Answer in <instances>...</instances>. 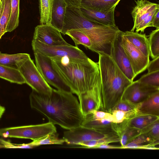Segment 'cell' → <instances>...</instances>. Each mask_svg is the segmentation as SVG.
<instances>
[{
  "mask_svg": "<svg viewBox=\"0 0 159 159\" xmlns=\"http://www.w3.org/2000/svg\"><path fill=\"white\" fill-rule=\"evenodd\" d=\"M30 105L45 115L49 122L67 130L81 125L84 116L79 102L71 93L52 89L50 94L32 90Z\"/></svg>",
  "mask_w": 159,
  "mask_h": 159,
  "instance_id": "obj_1",
  "label": "cell"
},
{
  "mask_svg": "<svg viewBox=\"0 0 159 159\" xmlns=\"http://www.w3.org/2000/svg\"><path fill=\"white\" fill-rule=\"evenodd\" d=\"M53 66L78 96L93 87L100 74L98 62L89 58L87 60L68 57H50Z\"/></svg>",
  "mask_w": 159,
  "mask_h": 159,
  "instance_id": "obj_2",
  "label": "cell"
},
{
  "mask_svg": "<svg viewBox=\"0 0 159 159\" xmlns=\"http://www.w3.org/2000/svg\"><path fill=\"white\" fill-rule=\"evenodd\" d=\"M98 54L102 97L101 111L110 113L121 100L125 89L133 81L125 75L110 56Z\"/></svg>",
  "mask_w": 159,
  "mask_h": 159,
  "instance_id": "obj_3",
  "label": "cell"
},
{
  "mask_svg": "<svg viewBox=\"0 0 159 159\" xmlns=\"http://www.w3.org/2000/svg\"><path fill=\"white\" fill-rule=\"evenodd\" d=\"M57 133L56 128L49 122L42 124L0 129V136L29 139L35 140L51 133Z\"/></svg>",
  "mask_w": 159,
  "mask_h": 159,
  "instance_id": "obj_4",
  "label": "cell"
},
{
  "mask_svg": "<svg viewBox=\"0 0 159 159\" xmlns=\"http://www.w3.org/2000/svg\"><path fill=\"white\" fill-rule=\"evenodd\" d=\"M135 5L131 14L134 25L130 30L136 32H144L150 25L157 11L159 10V4L147 0H136Z\"/></svg>",
  "mask_w": 159,
  "mask_h": 159,
  "instance_id": "obj_5",
  "label": "cell"
},
{
  "mask_svg": "<svg viewBox=\"0 0 159 159\" xmlns=\"http://www.w3.org/2000/svg\"><path fill=\"white\" fill-rule=\"evenodd\" d=\"M34 55L36 67L45 81L57 89L72 93L53 67L51 58L39 52Z\"/></svg>",
  "mask_w": 159,
  "mask_h": 159,
  "instance_id": "obj_6",
  "label": "cell"
},
{
  "mask_svg": "<svg viewBox=\"0 0 159 159\" xmlns=\"http://www.w3.org/2000/svg\"><path fill=\"white\" fill-rule=\"evenodd\" d=\"M34 53L39 52L50 57H68L83 60L89 58L78 47L68 45L50 46L33 39L31 43Z\"/></svg>",
  "mask_w": 159,
  "mask_h": 159,
  "instance_id": "obj_7",
  "label": "cell"
},
{
  "mask_svg": "<svg viewBox=\"0 0 159 159\" xmlns=\"http://www.w3.org/2000/svg\"><path fill=\"white\" fill-rule=\"evenodd\" d=\"M18 70L25 83L32 90L46 94L51 93L52 88L44 80L30 57L26 60Z\"/></svg>",
  "mask_w": 159,
  "mask_h": 159,
  "instance_id": "obj_8",
  "label": "cell"
},
{
  "mask_svg": "<svg viewBox=\"0 0 159 159\" xmlns=\"http://www.w3.org/2000/svg\"><path fill=\"white\" fill-rule=\"evenodd\" d=\"M84 116L94 110L102 108V97L100 75L93 87L78 96Z\"/></svg>",
  "mask_w": 159,
  "mask_h": 159,
  "instance_id": "obj_9",
  "label": "cell"
},
{
  "mask_svg": "<svg viewBox=\"0 0 159 159\" xmlns=\"http://www.w3.org/2000/svg\"><path fill=\"white\" fill-rule=\"evenodd\" d=\"M121 44L130 63L135 77L146 69L150 61L149 57L145 55L121 33Z\"/></svg>",
  "mask_w": 159,
  "mask_h": 159,
  "instance_id": "obj_10",
  "label": "cell"
},
{
  "mask_svg": "<svg viewBox=\"0 0 159 159\" xmlns=\"http://www.w3.org/2000/svg\"><path fill=\"white\" fill-rule=\"evenodd\" d=\"M112 134H113L104 133L81 125L65 131L63 139L68 144L77 145L82 142L100 139Z\"/></svg>",
  "mask_w": 159,
  "mask_h": 159,
  "instance_id": "obj_11",
  "label": "cell"
},
{
  "mask_svg": "<svg viewBox=\"0 0 159 159\" xmlns=\"http://www.w3.org/2000/svg\"><path fill=\"white\" fill-rule=\"evenodd\" d=\"M50 46L68 45L61 32L51 24L40 25L34 29L33 39Z\"/></svg>",
  "mask_w": 159,
  "mask_h": 159,
  "instance_id": "obj_12",
  "label": "cell"
},
{
  "mask_svg": "<svg viewBox=\"0 0 159 159\" xmlns=\"http://www.w3.org/2000/svg\"><path fill=\"white\" fill-rule=\"evenodd\" d=\"M158 91L159 88L145 84L138 80L133 81L125 89L121 100L138 104Z\"/></svg>",
  "mask_w": 159,
  "mask_h": 159,
  "instance_id": "obj_13",
  "label": "cell"
},
{
  "mask_svg": "<svg viewBox=\"0 0 159 159\" xmlns=\"http://www.w3.org/2000/svg\"><path fill=\"white\" fill-rule=\"evenodd\" d=\"M121 32L114 41L110 56L125 75L132 82L135 77L130 63L121 44Z\"/></svg>",
  "mask_w": 159,
  "mask_h": 159,
  "instance_id": "obj_14",
  "label": "cell"
},
{
  "mask_svg": "<svg viewBox=\"0 0 159 159\" xmlns=\"http://www.w3.org/2000/svg\"><path fill=\"white\" fill-rule=\"evenodd\" d=\"M82 12L89 19L98 23L109 26H116L114 19L115 7L108 11L96 10L81 6Z\"/></svg>",
  "mask_w": 159,
  "mask_h": 159,
  "instance_id": "obj_15",
  "label": "cell"
},
{
  "mask_svg": "<svg viewBox=\"0 0 159 159\" xmlns=\"http://www.w3.org/2000/svg\"><path fill=\"white\" fill-rule=\"evenodd\" d=\"M136 115L159 116V91L153 93L140 103Z\"/></svg>",
  "mask_w": 159,
  "mask_h": 159,
  "instance_id": "obj_16",
  "label": "cell"
},
{
  "mask_svg": "<svg viewBox=\"0 0 159 159\" xmlns=\"http://www.w3.org/2000/svg\"><path fill=\"white\" fill-rule=\"evenodd\" d=\"M68 6L64 0H54L51 13L50 24L61 31L66 8Z\"/></svg>",
  "mask_w": 159,
  "mask_h": 159,
  "instance_id": "obj_17",
  "label": "cell"
},
{
  "mask_svg": "<svg viewBox=\"0 0 159 159\" xmlns=\"http://www.w3.org/2000/svg\"><path fill=\"white\" fill-rule=\"evenodd\" d=\"M121 34L145 55L150 57L148 41L145 34H142L134 31H122Z\"/></svg>",
  "mask_w": 159,
  "mask_h": 159,
  "instance_id": "obj_18",
  "label": "cell"
},
{
  "mask_svg": "<svg viewBox=\"0 0 159 159\" xmlns=\"http://www.w3.org/2000/svg\"><path fill=\"white\" fill-rule=\"evenodd\" d=\"M30 57V55L28 53L9 54L0 52V65L18 70L21 65Z\"/></svg>",
  "mask_w": 159,
  "mask_h": 159,
  "instance_id": "obj_19",
  "label": "cell"
},
{
  "mask_svg": "<svg viewBox=\"0 0 159 159\" xmlns=\"http://www.w3.org/2000/svg\"><path fill=\"white\" fill-rule=\"evenodd\" d=\"M128 126L142 130L159 119V116L146 115H135L129 119Z\"/></svg>",
  "mask_w": 159,
  "mask_h": 159,
  "instance_id": "obj_20",
  "label": "cell"
},
{
  "mask_svg": "<svg viewBox=\"0 0 159 159\" xmlns=\"http://www.w3.org/2000/svg\"><path fill=\"white\" fill-rule=\"evenodd\" d=\"M120 0H82L81 6L92 9L108 11L115 7Z\"/></svg>",
  "mask_w": 159,
  "mask_h": 159,
  "instance_id": "obj_21",
  "label": "cell"
},
{
  "mask_svg": "<svg viewBox=\"0 0 159 159\" xmlns=\"http://www.w3.org/2000/svg\"><path fill=\"white\" fill-rule=\"evenodd\" d=\"M0 78L11 83L18 84L25 83L18 70L0 65Z\"/></svg>",
  "mask_w": 159,
  "mask_h": 159,
  "instance_id": "obj_22",
  "label": "cell"
},
{
  "mask_svg": "<svg viewBox=\"0 0 159 159\" xmlns=\"http://www.w3.org/2000/svg\"><path fill=\"white\" fill-rule=\"evenodd\" d=\"M151 144H159V140H155L146 134L141 133L121 148L145 149Z\"/></svg>",
  "mask_w": 159,
  "mask_h": 159,
  "instance_id": "obj_23",
  "label": "cell"
},
{
  "mask_svg": "<svg viewBox=\"0 0 159 159\" xmlns=\"http://www.w3.org/2000/svg\"><path fill=\"white\" fill-rule=\"evenodd\" d=\"M2 3L0 18V39L7 32V28L11 13V0H0Z\"/></svg>",
  "mask_w": 159,
  "mask_h": 159,
  "instance_id": "obj_24",
  "label": "cell"
},
{
  "mask_svg": "<svg viewBox=\"0 0 159 159\" xmlns=\"http://www.w3.org/2000/svg\"><path fill=\"white\" fill-rule=\"evenodd\" d=\"M54 0H39L40 25L50 24Z\"/></svg>",
  "mask_w": 159,
  "mask_h": 159,
  "instance_id": "obj_25",
  "label": "cell"
},
{
  "mask_svg": "<svg viewBox=\"0 0 159 159\" xmlns=\"http://www.w3.org/2000/svg\"><path fill=\"white\" fill-rule=\"evenodd\" d=\"M20 0H11V13L7 32H11L18 26L20 13Z\"/></svg>",
  "mask_w": 159,
  "mask_h": 159,
  "instance_id": "obj_26",
  "label": "cell"
},
{
  "mask_svg": "<svg viewBox=\"0 0 159 159\" xmlns=\"http://www.w3.org/2000/svg\"><path fill=\"white\" fill-rule=\"evenodd\" d=\"M120 141V137L117 134H115L109 135L108 136L102 139L97 140H92L82 142L79 143L78 145L81 146L80 148H95L101 144H109L110 143L118 142Z\"/></svg>",
  "mask_w": 159,
  "mask_h": 159,
  "instance_id": "obj_27",
  "label": "cell"
},
{
  "mask_svg": "<svg viewBox=\"0 0 159 159\" xmlns=\"http://www.w3.org/2000/svg\"><path fill=\"white\" fill-rule=\"evenodd\" d=\"M65 34L70 36L74 41L75 46L83 45L86 48L90 50L91 43L88 37L82 31L78 29L72 30L67 31Z\"/></svg>",
  "mask_w": 159,
  "mask_h": 159,
  "instance_id": "obj_28",
  "label": "cell"
},
{
  "mask_svg": "<svg viewBox=\"0 0 159 159\" xmlns=\"http://www.w3.org/2000/svg\"><path fill=\"white\" fill-rule=\"evenodd\" d=\"M148 36L150 56L153 59L159 57V28L152 31Z\"/></svg>",
  "mask_w": 159,
  "mask_h": 159,
  "instance_id": "obj_29",
  "label": "cell"
},
{
  "mask_svg": "<svg viewBox=\"0 0 159 159\" xmlns=\"http://www.w3.org/2000/svg\"><path fill=\"white\" fill-rule=\"evenodd\" d=\"M65 142L63 139L59 138L58 134L56 133L49 134L37 140H33L30 143L34 147L42 145H61Z\"/></svg>",
  "mask_w": 159,
  "mask_h": 159,
  "instance_id": "obj_30",
  "label": "cell"
},
{
  "mask_svg": "<svg viewBox=\"0 0 159 159\" xmlns=\"http://www.w3.org/2000/svg\"><path fill=\"white\" fill-rule=\"evenodd\" d=\"M125 129L120 137L121 148L141 133V130L128 126Z\"/></svg>",
  "mask_w": 159,
  "mask_h": 159,
  "instance_id": "obj_31",
  "label": "cell"
},
{
  "mask_svg": "<svg viewBox=\"0 0 159 159\" xmlns=\"http://www.w3.org/2000/svg\"><path fill=\"white\" fill-rule=\"evenodd\" d=\"M139 104H134L126 100H121L115 105L111 111L114 110H119L134 116L136 114L137 110Z\"/></svg>",
  "mask_w": 159,
  "mask_h": 159,
  "instance_id": "obj_32",
  "label": "cell"
},
{
  "mask_svg": "<svg viewBox=\"0 0 159 159\" xmlns=\"http://www.w3.org/2000/svg\"><path fill=\"white\" fill-rule=\"evenodd\" d=\"M137 80L145 84L159 88V70L147 73Z\"/></svg>",
  "mask_w": 159,
  "mask_h": 159,
  "instance_id": "obj_33",
  "label": "cell"
},
{
  "mask_svg": "<svg viewBox=\"0 0 159 159\" xmlns=\"http://www.w3.org/2000/svg\"><path fill=\"white\" fill-rule=\"evenodd\" d=\"M141 133L146 134L155 140L159 139V119L141 130Z\"/></svg>",
  "mask_w": 159,
  "mask_h": 159,
  "instance_id": "obj_34",
  "label": "cell"
},
{
  "mask_svg": "<svg viewBox=\"0 0 159 159\" xmlns=\"http://www.w3.org/2000/svg\"><path fill=\"white\" fill-rule=\"evenodd\" d=\"M112 116V122L114 124L121 123L134 115L119 110H114L110 112Z\"/></svg>",
  "mask_w": 159,
  "mask_h": 159,
  "instance_id": "obj_35",
  "label": "cell"
},
{
  "mask_svg": "<svg viewBox=\"0 0 159 159\" xmlns=\"http://www.w3.org/2000/svg\"><path fill=\"white\" fill-rule=\"evenodd\" d=\"M146 69L148 70V73L159 70V57L150 61Z\"/></svg>",
  "mask_w": 159,
  "mask_h": 159,
  "instance_id": "obj_36",
  "label": "cell"
},
{
  "mask_svg": "<svg viewBox=\"0 0 159 159\" xmlns=\"http://www.w3.org/2000/svg\"><path fill=\"white\" fill-rule=\"evenodd\" d=\"M34 147L30 143H24L22 144H14L10 143L9 148H31Z\"/></svg>",
  "mask_w": 159,
  "mask_h": 159,
  "instance_id": "obj_37",
  "label": "cell"
},
{
  "mask_svg": "<svg viewBox=\"0 0 159 159\" xmlns=\"http://www.w3.org/2000/svg\"><path fill=\"white\" fill-rule=\"evenodd\" d=\"M150 27L159 28V10L155 15L150 25Z\"/></svg>",
  "mask_w": 159,
  "mask_h": 159,
  "instance_id": "obj_38",
  "label": "cell"
},
{
  "mask_svg": "<svg viewBox=\"0 0 159 159\" xmlns=\"http://www.w3.org/2000/svg\"><path fill=\"white\" fill-rule=\"evenodd\" d=\"M68 6L80 7L82 0H64Z\"/></svg>",
  "mask_w": 159,
  "mask_h": 159,
  "instance_id": "obj_39",
  "label": "cell"
},
{
  "mask_svg": "<svg viewBox=\"0 0 159 159\" xmlns=\"http://www.w3.org/2000/svg\"><path fill=\"white\" fill-rule=\"evenodd\" d=\"M104 149H116L121 148V146L109 145L108 144H105L99 145L96 147L95 148Z\"/></svg>",
  "mask_w": 159,
  "mask_h": 159,
  "instance_id": "obj_40",
  "label": "cell"
},
{
  "mask_svg": "<svg viewBox=\"0 0 159 159\" xmlns=\"http://www.w3.org/2000/svg\"><path fill=\"white\" fill-rule=\"evenodd\" d=\"M10 142L0 138V148H9Z\"/></svg>",
  "mask_w": 159,
  "mask_h": 159,
  "instance_id": "obj_41",
  "label": "cell"
},
{
  "mask_svg": "<svg viewBox=\"0 0 159 159\" xmlns=\"http://www.w3.org/2000/svg\"><path fill=\"white\" fill-rule=\"evenodd\" d=\"M5 111V107L0 105V118L2 117Z\"/></svg>",
  "mask_w": 159,
  "mask_h": 159,
  "instance_id": "obj_42",
  "label": "cell"
},
{
  "mask_svg": "<svg viewBox=\"0 0 159 159\" xmlns=\"http://www.w3.org/2000/svg\"><path fill=\"white\" fill-rule=\"evenodd\" d=\"M2 2L0 0V11L2 8Z\"/></svg>",
  "mask_w": 159,
  "mask_h": 159,
  "instance_id": "obj_43",
  "label": "cell"
},
{
  "mask_svg": "<svg viewBox=\"0 0 159 159\" xmlns=\"http://www.w3.org/2000/svg\"></svg>",
  "mask_w": 159,
  "mask_h": 159,
  "instance_id": "obj_44",
  "label": "cell"
}]
</instances>
